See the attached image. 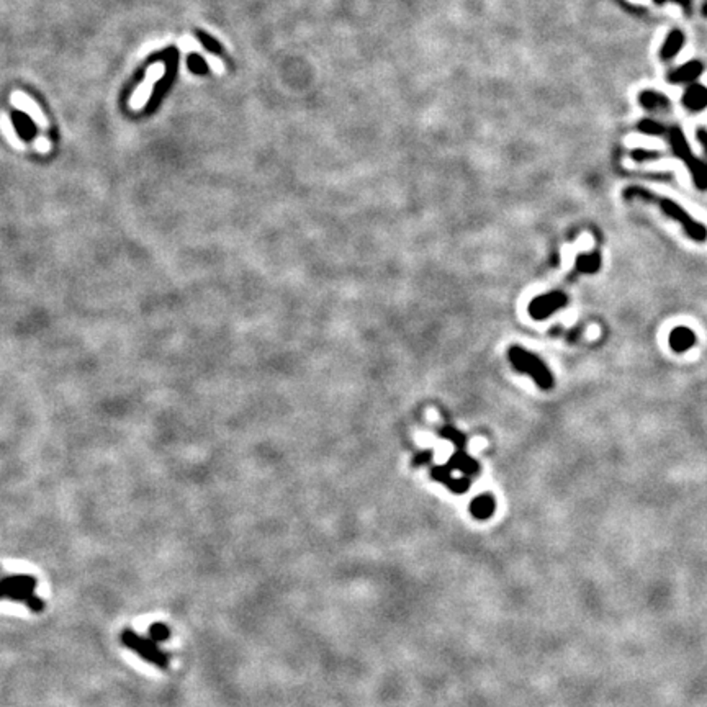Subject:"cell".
I'll list each match as a JSON object with an SVG mask.
<instances>
[{"mask_svg":"<svg viewBox=\"0 0 707 707\" xmlns=\"http://www.w3.org/2000/svg\"><path fill=\"white\" fill-rule=\"evenodd\" d=\"M640 102H642L647 108H658V107L667 108L668 105H670V102H668L663 96H660V93H653V92L644 93V96L640 97Z\"/></svg>","mask_w":707,"mask_h":707,"instance_id":"cell-17","label":"cell"},{"mask_svg":"<svg viewBox=\"0 0 707 707\" xmlns=\"http://www.w3.org/2000/svg\"><path fill=\"white\" fill-rule=\"evenodd\" d=\"M38 579L31 575L18 573L0 578V600L22 602L33 612L45 609V601L36 595Z\"/></svg>","mask_w":707,"mask_h":707,"instance_id":"cell-2","label":"cell"},{"mask_svg":"<svg viewBox=\"0 0 707 707\" xmlns=\"http://www.w3.org/2000/svg\"><path fill=\"white\" fill-rule=\"evenodd\" d=\"M601 267V257L598 252L581 254L577 257V271L583 273H595Z\"/></svg>","mask_w":707,"mask_h":707,"instance_id":"cell-13","label":"cell"},{"mask_svg":"<svg viewBox=\"0 0 707 707\" xmlns=\"http://www.w3.org/2000/svg\"><path fill=\"white\" fill-rule=\"evenodd\" d=\"M494 509H496V503H494L492 494H480V496L470 503V515L478 521L489 519L493 516Z\"/></svg>","mask_w":707,"mask_h":707,"instance_id":"cell-9","label":"cell"},{"mask_svg":"<svg viewBox=\"0 0 707 707\" xmlns=\"http://www.w3.org/2000/svg\"><path fill=\"white\" fill-rule=\"evenodd\" d=\"M567 303L568 298L563 291H552V294L535 296L529 305V314L534 319H545L550 314H554L555 311L567 306Z\"/></svg>","mask_w":707,"mask_h":707,"instance_id":"cell-6","label":"cell"},{"mask_svg":"<svg viewBox=\"0 0 707 707\" xmlns=\"http://www.w3.org/2000/svg\"><path fill=\"white\" fill-rule=\"evenodd\" d=\"M683 46V33L681 31H673L670 36H668L667 43L663 45L662 48V58L663 59H670L673 58L678 53V50H680Z\"/></svg>","mask_w":707,"mask_h":707,"instance_id":"cell-15","label":"cell"},{"mask_svg":"<svg viewBox=\"0 0 707 707\" xmlns=\"http://www.w3.org/2000/svg\"><path fill=\"white\" fill-rule=\"evenodd\" d=\"M696 344V334L686 326H678L670 333V347L675 352H685Z\"/></svg>","mask_w":707,"mask_h":707,"instance_id":"cell-10","label":"cell"},{"mask_svg":"<svg viewBox=\"0 0 707 707\" xmlns=\"http://www.w3.org/2000/svg\"><path fill=\"white\" fill-rule=\"evenodd\" d=\"M10 102H12V105L17 108V110H20V112L25 113V115L30 116L33 120V123H35L38 128H41V130L50 128L48 118H46L43 110H41V107L38 105V103L33 100L30 96H26L25 92H22V91L12 92Z\"/></svg>","mask_w":707,"mask_h":707,"instance_id":"cell-8","label":"cell"},{"mask_svg":"<svg viewBox=\"0 0 707 707\" xmlns=\"http://www.w3.org/2000/svg\"><path fill=\"white\" fill-rule=\"evenodd\" d=\"M33 146H35V151L40 154H46L51 151V141L46 138V136H38V138L33 141Z\"/></svg>","mask_w":707,"mask_h":707,"instance_id":"cell-18","label":"cell"},{"mask_svg":"<svg viewBox=\"0 0 707 707\" xmlns=\"http://www.w3.org/2000/svg\"><path fill=\"white\" fill-rule=\"evenodd\" d=\"M673 146H675L676 154L680 155V158L685 159L687 166H690L692 178H694L697 188H701V190H707V167L702 162L696 161L694 158H691L690 151H687V146L685 144V139H683L681 133H678V131H675V135H673Z\"/></svg>","mask_w":707,"mask_h":707,"instance_id":"cell-7","label":"cell"},{"mask_svg":"<svg viewBox=\"0 0 707 707\" xmlns=\"http://www.w3.org/2000/svg\"><path fill=\"white\" fill-rule=\"evenodd\" d=\"M0 131H2L3 138H6L8 143H10L15 149H23L22 139L18 138V133L13 126L12 118L7 115V113H0Z\"/></svg>","mask_w":707,"mask_h":707,"instance_id":"cell-12","label":"cell"},{"mask_svg":"<svg viewBox=\"0 0 707 707\" xmlns=\"http://www.w3.org/2000/svg\"><path fill=\"white\" fill-rule=\"evenodd\" d=\"M509 362L515 365L517 372H522V374H527L532 377V380L535 381L537 386L542 390H550L554 388V375L552 372L547 369V365L540 360V357H537L535 354H532L526 349L519 346H512L508 351Z\"/></svg>","mask_w":707,"mask_h":707,"instance_id":"cell-3","label":"cell"},{"mask_svg":"<svg viewBox=\"0 0 707 707\" xmlns=\"http://www.w3.org/2000/svg\"><path fill=\"white\" fill-rule=\"evenodd\" d=\"M120 639H121V644H123L126 648H130L131 652L138 653V657L143 658L144 662L158 667L159 670H167L169 664H171V658H169V655L166 652H162L154 640L141 637V635L133 632L131 629L123 630V632H121V635H120Z\"/></svg>","mask_w":707,"mask_h":707,"instance_id":"cell-4","label":"cell"},{"mask_svg":"<svg viewBox=\"0 0 707 707\" xmlns=\"http://www.w3.org/2000/svg\"><path fill=\"white\" fill-rule=\"evenodd\" d=\"M701 70H702L701 63H690V64H686L685 68L675 70V73L670 75V81L671 82L690 81V79H694L696 75H699Z\"/></svg>","mask_w":707,"mask_h":707,"instance_id":"cell-14","label":"cell"},{"mask_svg":"<svg viewBox=\"0 0 707 707\" xmlns=\"http://www.w3.org/2000/svg\"><path fill=\"white\" fill-rule=\"evenodd\" d=\"M697 138H699L702 141V144H704V149H706V153H707V131H704V130L697 131Z\"/></svg>","mask_w":707,"mask_h":707,"instance_id":"cell-21","label":"cell"},{"mask_svg":"<svg viewBox=\"0 0 707 707\" xmlns=\"http://www.w3.org/2000/svg\"><path fill=\"white\" fill-rule=\"evenodd\" d=\"M169 637H171V629L166 624H162V622H154L149 627V639L154 640L155 644L166 642Z\"/></svg>","mask_w":707,"mask_h":707,"instance_id":"cell-16","label":"cell"},{"mask_svg":"<svg viewBox=\"0 0 707 707\" xmlns=\"http://www.w3.org/2000/svg\"><path fill=\"white\" fill-rule=\"evenodd\" d=\"M624 199L625 200L639 199L642 202H647V204L658 205V208L662 210L663 215H667L668 218L678 221V223L683 226V229H685L687 238L692 239V241H696V243H706L707 241L706 226L701 225L699 221H696L694 218H691V216L687 215L686 211L683 210L680 205L675 204L673 200L664 199V197H660V195H655V193L648 192L647 188H642V187H637V185L625 188Z\"/></svg>","mask_w":707,"mask_h":707,"instance_id":"cell-1","label":"cell"},{"mask_svg":"<svg viewBox=\"0 0 707 707\" xmlns=\"http://www.w3.org/2000/svg\"><path fill=\"white\" fill-rule=\"evenodd\" d=\"M166 74V64L164 63H154L148 68V73H146L144 81L136 87L133 97L130 98V108L135 112L143 110L146 103L149 102L151 96H153L154 86L158 84Z\"/></svg>","mask_w":707,"mask_h":707,"instance_id":"cell-5","label":"cell"},{"mask_svg":"<svg viewBox=\"0 0 707 707\" xmlns=\"http://www.w3.org/2000/svg\"><path fill=\"white\" fill-rule=\"evenodd\" d=\"M202 43H204V45H205V46H206V48H208V50H211V51H213V53H218V51L221 50V48H220V45H218V43H216V41H213V40H211V38L202 36Z\"/></svg>","mask_w":707,"mask_h":707,"instance_id":"cell-20","label":"cell"},{"mask_svg":"<svg viewBox=\"0 0 707 707\" xmlns=\"http://www.w3.org/2000/svg\"><path fill=\"white\" fill-rule=\"evenodd\" d=\"M685 105L690 108V110H702V108L707 107V89L702 86H694L687 89L685 96Z\"/></svg>","mask_w":707,"mask_h":707,"instance_id":"cell-11","label":"cell"},{"mask_svg":"<svg viewBox=\"0 0 707 707\" xmlns=\"http://www.w3.org/2000/svg\"><path fill=\"white\" fill-rule=\"evenodd\" d=\"M188 64H190V69L193 70V73H197V74H205L206 70H208L205 61H202L200 58H195V56H192V58L188 59Z\"/></svg>","mask_w":707,"mask_h":707,"instance_id":"cell-19","label":"cell"}]
</instances>
